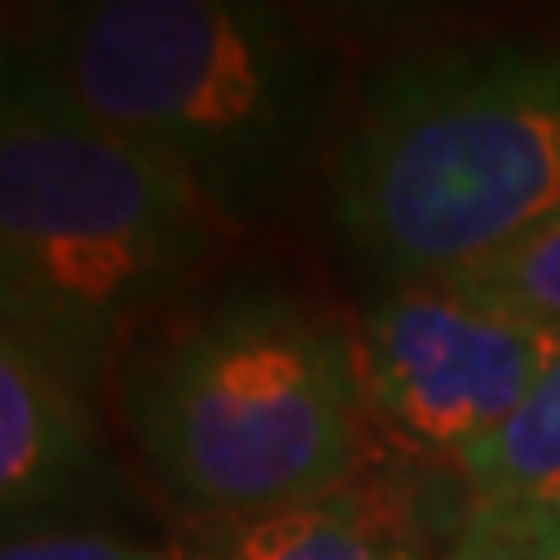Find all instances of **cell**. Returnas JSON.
<instances>
[{"label": "cell", "instance_id": "cell-1", "mask_svg": "<svg viewBox=\"0 0 560 560\" xmlns=\"http://www.w3.org/2000/svg\"><path fill=\"white\" fill-rule=\"evenodd\" d=\"M10 57L238 230L304 178L337 108V61L253 0H84L28 20Z\"/></svg>", "mask_w": 560, "mask_h": 560}, {"label": "cell", "instance_id": "cell-2", "mask_svg": "<svg viewBox=\"0 0 560 560\" xmlns=\"http://www.w3.org/2000/svg\"><path fill=\"white\" fill-rule=\"evenodd\" d=\"M560 215V47L458 43L364 84L331 220L388 280L448 276Z\"/></svg>", "mask_w": 560, "mask_h": 560}, {"label": "cell", "instance_id": "cell-3", "mask_svg": "<svg viewBox=\"0 0 560 560\" xmlns=\"http://www.w3.org/2000/svg\"><path fill=\"white\" fill-rule=\"evenodd\" d=\"M224 234L178 173L5 51L0 323L94 393L127 327L197 276Z\"/></svg>", "mask_w": 560, "mask_h": 560}, {"label": "cell", "instance_id": "cell-4", "mask_svg": "<svg viewBox=\"0 0 560 560\" xmlns=\"http://www.w3.org/2000/svg\"><path fill=\"white\" fill-rule=\"evenodd\" d=\"M360 341L290 290L191 313L136 378L131 430L178 510L215 523L308 504L370 463Z\"/></svg>", "mask_w": 560, "mask_h": 560}, {"label": "cell", "instance_id": "cell-5", "mask_svg": "<svg viewBox=\"0 0 560 560\" xmlns=\"http://www.w3.org/2000/svg\"><path fill=\"white\" fill-rule=\"evenodd\" d=\"M560 360V337L444 276L393 280L360 318L370 411L411 458L458 463Z\"/></svg>", "mask_w": 560, "mask_h": 560}, {"label": "cell", "instance_id": "cell-6", "mask_svg": "<svg viewBox=\"0 0 560 560\" xmlns=\"http://www.w3.org/2000/svg\"><path fill=\"white\" fill-rule=\"evenodd\" d=\"M113 463L103 448L90 388H80L47 350L0 323V514L14 533L103 500ZM5 533V537H10Z\"/></svg>", "mask_w": 560, "mask_h": 560}, {"label": "cell", "instance_id": "cell-7", "mask_svg": "<svg viewBox=\"0 0 560 560\" xmlns=\"http://www.w3.org/2000/svg\"><path fill=\"white\" fill-rule=\"evenodd\" d=\"M197 560H430L420 481L397 463H364L337 490L248 523H215Z\"/></svg>", "mask_w": 560, "mask_h": 560}, {"label": "cell", "instance_id": "cell-8", "mask_svg": "<svg viewBox=\"0 0 560 560\" xmlns=\"http://www.w3.org/2000/svg\"><path fill=\"white\" fill-rule=\"evenodd\" d=\"M467 510H518L560 500V360L518 401V411L458 463Z\"/></svg>", "mask_w": 560, "mask_h": 560}, {"label": "cell", "instance_id": "cell-9", "mask_svg": "<svg viewBox=\"0 0 560 560\" xmlns=\"http://www.w3.org/2000/svg\"><path fill=\"white\" fill-rule=\"evenodd\" d=\"M444 280L560 337V215L541 224L537 234L518 238L514 248L471 261L463 271H448Z\"/></svg>", "mask_w": 560, "mask_h": 560}, {"label": "cell", "instance_id": "cell-10", "mask_svg": "<svg viewBox=\"0 0 560 560\" xmlns=\"http://www.w3.org/2000/svg\"><path fill=\"white\" fill-rule=\"evenodd\" d=\"M453 560H560V500L518 510H467Z\"/></svg>", "mask_w": 560, "mask_h": 560}, {"label": "cell", "instance_id": "cell-11", "mask_svg": "<svg viewBox=\"0 0 560 560\" xmlns=\"http://www.w3.org/2000/svg\"><path fill=\"white\" fill-rule=\"evenodd\" d=\"M0 560H197L191 551L145 547L98 528H43V533H10Z\"/></svg>", "mask_w": 560, "mask_h": 560}, {"label": "cell", "instance_id": "cell-12", "mask_svg": "<svg viewBox=\"0 0 560 560\" xmlns=\"http://www.w3.org/2000/svg\"><path fill=\"white\" fill-rule=\"evenodd\" d=\"M444 560H453V556H444Z\"/></svg>", "mask_w": 560, "mask_h": 560}]
</instances>
